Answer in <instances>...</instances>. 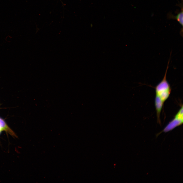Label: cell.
Instances as JSON below:
<instances>
[{
	"instance_id": "3957f363",
	"label": "cell",
	"mask_w": 183,
	"mask_h": 183,
	"mask_svg": "<svg viewBox=\"0 0 183 183\" xmlns=\"http://www.w3.org/2000/svg\"><path fill=\"white\" fill-rule=\"evenodd\" d=\"M177 5L179 6L181 8L180 11L178 12L176 16H174L172 14L171 12H169L167 14V17L168 19H173L176 20L179 24L183 27V5L182 0L181 4L179 3Z\"/></svg>"
},
{
	"instance_id": "6da1fadb",
	"label": "cell",
	"mask_w": 183,
	"mask_h": 183,
	"mask_svg": "<svg viewBox=\"0 0 183 183\" xmlns=\"http://www.w3.org/2000/svg\"><path fill=\"white\" fill-rule=\"evenodd\" d=\"M170 59L162 80L155 87V104L156 112L157 122L161 124L160 115L164 104L169 97L171 92L170 85L166 80V75L169 68Z\"/></svg>"
},
{
	"instance_id": "277c9868",
	"label": "cell",
	"mask_w": 183,
	"mask_h": 183,
	"mask_svg": "<svg viewBox=\"0 0 183 183\" xmlns=\"http://www.w3.org/2000/svg\"><path fill=\"white\" fill-rule=\"evenodd\" d=\"M6 132L14 137H16L14 133L4 121L0 118V134L3 131Z\"/></svg>"
},
{
	"instance_id": "7a4b0ae2",
	"label": "cell",
	"mask_w": 183,
	"mask_h": 183,
	"mask_svg": "<svg viewBox=\"0 0 183 183\" xmlns=\"http://www.w3.org/2000/svg\"><path fill=\"white\" fill-rule=\"evenodd\" d=\"M183 123V105L175 116L174 118L166 125L162 131L158 133L157 136L162 132H167L172 131L176 127L182 125Z\"/></svg>"
}]
</instances>
